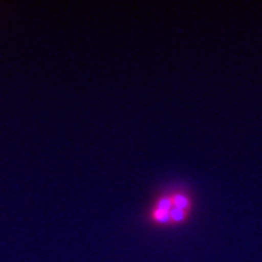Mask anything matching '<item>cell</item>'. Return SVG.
<instances>
[{"mask_svg":"<svg viewBox=\"0 0 262 262\" xmlns=\"http://www.w3.org/2000/svg\"><path fill=\"white\" fill-rule=\"evenodd\" d=\"M172 217L175 219V220H181V219H182V211H181V209L176 208L175 210H172Z\"/></svg>","mask_w":262,"mask_h":262,"instance_id":"3","label":"cell"},{"mask_svg":"<svg viewBox=\"0 0 262 262\" xmlns=\"http://www.w3.org/2000/svg\"><path fill=\"white\" fill-rule=\"evenodd\" d=\"M169 206H170L169 201H162L159 204V209H162V210H168Z\"/></svg>","mask_w":262,"mask_h":262,"instance_id":"4","label":"cell"},{"mask_svg":"<svg viewBox=\"0 0 262 262\" xmlns=\"http://www.w3.org/2000/svg\"><path fill=\"white\" fill-rule=\"evenodd\" d=\"M156 217L158 219L159 221H165L166 219H168V211L159 209V210L156 212Z\"/></svg>","mask_w":262,"mask_h":262,"instance_id":"1","label":"cell"},{"mask_svg":"<svg viewBox=\"0 0 262 262\" xmlns=\"http://www.w3.org/2000/svg\"><path fill=\"white\" fill-rule=\"evenodd\" d=\"M175 204L179 209H181V208H185L186 204H187V202H186V199L183 198V196H178V198L175 199Z\"/></svg>","mask_w":262,"mask_h":262,"instance_id":"2","label":"cell"}]
</instances>
